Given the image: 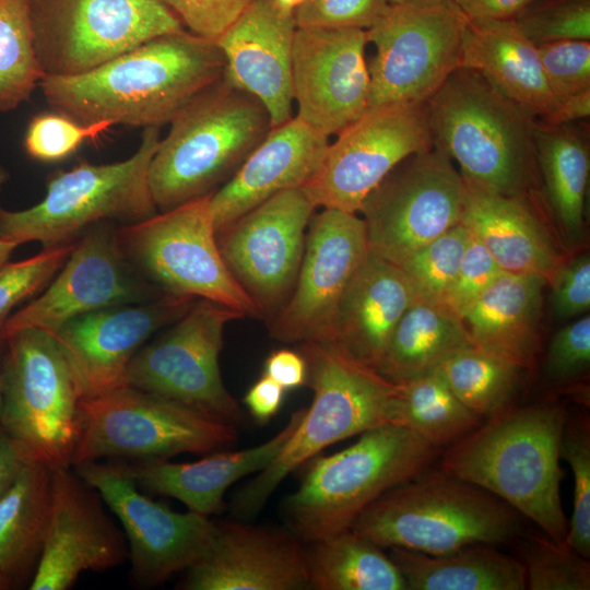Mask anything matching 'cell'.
Segmentation results:
<instances>
[{
	"label": "cell",
	"mask_w": 590,
	"mask_h": 590,
	"mask_svg": "<svg viewBox=\"0 0 590 590\" xmlns=\"http://www.w3.org/2000/svg\"><path fill=\"white\" fill-rule=\"evenodd\" d=\"M224 71L217 43L184 28L146 40L87 72L45 75L38 86L52 108L80 123L160 128Z\"/></svg>",
	"instance_id": "1"
},
{
	"label": "cell",
	"mask_w": 590,
	"mask_h": 590,
	"mask_svg": "<svg viewBox=\"0 0 590 590\" xmlns=\"http://www.w3.org/2000/svg\"><path fill=\"white\" fill-rule=\"evenodd\" d=\"M567 413L553 402L509 408L449 445L441 470L497 496L552 541L567 546L568 521L559 491Z\"/></svg>",
	"instance_id": "2"
},
{
	"label": "cell",
	"mask_w": 590,
	"mask_h": 590,
	"mask_svg": "<svg viewBox=\"0 0 590 590\" xmlns=\"http://www.w3.org/2000/svg\"><path fill=\"white\" fill-rule=\"evenodd\" d=\"M306 385L312 401L279 455L232 497V517L255 518L292 472L329 446L393 423L400 384L352 358L332 343L304 342Z\"/></svg>",
	"instance_id": "3"
},
{
	"label": "cell",
	"mask_w": 590,
	"mask_h": 590,
	"mask_svg": "<svg viewBox=\"0 0 590 590\" xmlns=\"http://www.w3.org/2000/svg\"><path fill=\"white\" fill-rule=\"evenodd\" d=\"M169 123L148 173L160 211L212 194L272 129L264 105L224 75Z\"/></svg>",
	"instance_id": "4"
},
{
	"label": "cell",
	"mask_w": 590,
	"mask_h": 590,
	"mask_svg": "<svg viewBox=\"0 0 590 590\" xmlns=\"http://www.w3.org/2000/svg\"><path fill=\"white\" fill-rule=\"evenodd\" d=\"M425 104L434 145L458 163L463 180L531 197L539 177L534 118L467 68L456 69Z\"/></svg>",
	"instance_id": "5"
},
{
	"label": "cell",
	"mask_w": 590,
	"mask_h": 590,
	"mask_svg": "<svg viewBox=\"0 0 590 590\" xmlns=\"http://www.w3.org/2000/svg\"><path fill=\"white\" fill-rule=\"evenodd\" d=\"M438 452L412 429L389 423L341 451L314 457L284 499L287 529L304 544L350 529L379 496L426 471Z\"/></svg>",
	"instance_id": "6"
},
{
	"label": "cell",
	"mask_w": 590,
	"mask_h": 590,
	"mask_svg": "<svg viewBox=\"0 0 590 590\" xmlns=\"http://www.w3.org/2000/svg\"><path fill=\"white\" fill-rule=\"evenodd\" d=\"M520 516L480 486L426 470L379 496L350 529L381 548L436 555L476 543L505 544L521 532Z\"/></svg>",
	"instance_id": "7"
},
{
	"label": "cell",
	"mask_w": 590,
	"mask_h": 590,
	"mask_svg": "<svg viewBox=\"0 0 590 590\" xmlns=\"http://www.w3.org/2000/svg\"><path fill=\"white\" fill-rule=\"evenodd\" d=\"M160 140V128H144L139 149L125 161L101 165L81 161L56 172L39 203L21 211L0 206V238L51 248L74 241L107 220L129 224L156 214L148 173Z\"/></svg>",
	"instance_id": "8"
},
{
	"label": "cell",
	"mask_w": 590,
	"mask_h": 590,
	"mask_svg": "<svg viewBox=\"0 0 590 590\" xmlns=\"http://www.w3.org/2000/svg\"><path fill=\"white\" fill-rule=\"evenodd\" d=\"M237 438L234 425L126 385L81 400L72 467L104 458L206 455L228 449Z\"/></svg>",
	"instance_id": "9"
},
{
	"label": "cell",
	"mask_w": 590,
	"mask_h": 590,
	"mask_svg": "<svg viewBox=\"0 0 590 590\" xmlns=\"http://www.w3.org/2000/svg\"><path fill=\"white\" fill-rule=\"evenodd\" d=\"M210 196L116 228L119 248L140 276L163 294L203 298L244 317L261 318L220 252Z\"/></svg>",
	"instance_id": "10"
},
{
	"label": "cell",
	"mask_w": 590,
	"mask_h": 590,
	"mask_svg": "<svg viewBox=\"0 0 590 590\" xmlns=\"http://www.w3.org/2000/svg\"><path fill=\"white\" fill-rule=\"evenodd\" d=\"M7 338L0 425L51 468L72 467L83 393L56 338L22 329Z\"/></svg>",
	"instance_id": "11"
},
{
	"label": "cell",
	"mask_w": 590,
	"mask_h": 590,
	"mask_svg": "<svg viewBox=\"0 0 590 590\" xmlns=\"http://www.w3.org/2000/svg\"><path fill=\"white\" fill-rule=\"evenodd\" d=\"M240 318L229 307L196 299L165 332L134 354L126 385L241 425L245 413L226 389L219 363L225 327Z\"/></svg>",
	"instance_id": "12"
},
{
	"label": "cell",
	"mask_w": 590,
	"mask_h": 590,
	"mask_svg": "<svg viewBox=\"0 0 590 590\" xmlns=\"http://www.w3.org/2000/svg\"><path fill=\"white\" fill-rule=\"evenodd\" d=\"M45 75L87 72L156 36L184 30L156 0H30Z\"/></svg>",
	"instance_id": "13"
},
{
	"label": "cell",
	"mask_w": 590,
	"mask_h": 590,
	"mask_svg": "<svg viewBox=\"0 0 590 590\" xmlns=\"http://www.w3.org/2000/svg\"><path fill=\"white\" fill-rule=\"evenodd\" d=\"M463 199V179L441 149L408 156L361 205L369 250L400 267L460 223Z\"/></svg>",
	"instance_id": "14"
},
{
	"label": "cell",
	"mask_w": 590,
	"mask_h": 590,
	"mask_svg": "<svg viewBox=\"0 0 590 590\" xmlns=\"http://www.w3.org/2000/svg\"><path fill=\"white\" fill-rule=\"evenodd\" d=\"M468 17L453 0L429 7L391 5L366 31L369 107L425 103L459 68Z\"/></svg>",
	"instance_id": "15"
},
{
	"label": "cell",
	"mask_w": 590,
	"mask_h": 590,
	"mask_svg": "<svg viewBox=\"0 0 590 590\" xmlns=\"http://www.w3.org/2000/svg\"><path fill=\"white\" fill-rule=\"evenodd\" d=\"M433 145L425 103L368 108L328 144L303 188L317 208L357 213L400 162Z\"/></svg>",
	"instance_id": "16"
},
{
	"label": "cell",
	"mask_w": 590,
	"mask_h": 590,
	"mask_svg": "<svg viewBox=\"0 0 590 590\" xmlns=\"http://www.w3.org/2000/svg\"><path fill=\"white\" fill-rule=\"evenodd\" d=\"M316 204L303 187L281 191L216 231L234 279L271 321L296 282Z\"/></svg>",
	"instance_id": "17"
},
{
	"label": "cell",
	"mask_w": 590,
	"mask_h": 590,
	"mask_svg": "<svg viewBox=\"0 0 590 590\" xmlns=\"http://www.w3.org/2000/svg\"><path fill=\"white\" fill-rule=\"evenodd\" d=\"M73 469L119 519L137 586L164 583L190 568L209 548L215 531L210 517L190 510L178 512L152 500L114 463L90 461Z\"/></svg>",
	"instance_id": "18"
},
{
	"label": "cell",
	"mask_w": 590,
	"mask_h": 590,
	"mask_svg": "<svg viewBox=\"0 0 590 590\" xmlns=\"http://www.w3.org/2000/svg\"><path fill=\"white\" fill-rule=\"evenodd\" d=\"M161 295L126 260L116 228L103 222L75 240L61 269L36 298L8 318L2 332L36 329L54 335L76 317Z\"/></svg>",
	"instance_id": "19"
},
{
	"label": "cell",
	"mask_w": 590,
	"mask_h": 590,
	"mask_svg": "<svg viewBox=\"0 0 590 590\" xmlns=\"http://www.w3.org/2000/svg\"><path fill=\"white\" fill-rule=\"evenodd\" d=\"M368 250L357 213L322 209L314 214L293 291L269 323L271 338L329 343L338 305Z\"/></svg>",
	"instance_id": "20"
},
{
	"label": "cell",
	"mask_w": 590,
	"mask_h": 590,
	"mask_svg": "<svg viewBox=\"0 0 590 590\" xmlns=\"http://www.w3.org/2000/svg\"><path fill=\"white\" fill-rule=\"evenodd\" d=\"M366 31L297 27L293 43L292 94L296 117L329 138L369 107Z\"/></svg>",
	"instance_id": "21"
},
{
	"label": "cell",
	"mask_w": 590,
	"mask_h": 590,
	"mask_svg": "<svg viewBox=\"0 0 590 590\" xmlns=\"http://www.w3.org/2000/svg\"><path fill=\"white\" fill-rule=\"evenodd\" d=\"M98 492L73 467L52 468V505L31 590H68L85 571H103L128 558L126 536Z\"/></svg>",
	"instance_id": "22"
},
{
	"label": "cell",
	"mask_w": 590,
	"mask_h": 590,
	"mask_svg": "<svg viewBox=\"0 0 590 590\" xmlns=\"http://www.w3.org/2000/svg\"><path fill=\"white\" fill-rule=\"evenodd\" d=\"M197 298L163 294L76 317L54 337L64 351L83 398L126 386L134 354L156 331L179 319Z\"/></svg>",
	"instance_id": "23"
},
{
	"label": "cell",
	"mask_w": 590,
	"mask_h": 590,
	"mask_svg": "<svg viewBox=\"0 0 590 590\" xmlns=\"http://www.w3.org/2000/svg\"><path fill=\"white\" fill-rule=\"evenodd\" d=\"M177 583L181 590H308L306 550L288 529L215 522L211 544Z\"/></svg>",
	"instance_id": "24"
},
{
	"label": "cell",
	"mask_w": 590,
	"mask_h": 590,
	"mask_svg": "<svg viewBox=\"0 0 590 590\" xmlns=\"http://www.w3.org/2000/svg\"><path fill=\"white\" fill-rule=\"evenodd\" d=\"M296 23L274 0H250L216 40L225 59L224 78L258 98L272 128L292 116V57Z\"/></svg>",
	"instance_id": "25"
},
{
	"label": "cell",
	"mask_w": 590,
	"mask_h": 590,
	"mask_svg": "<svg viewBox=\"0 0 590 590\" xmlns=\"http://www.w3.org/2000/svg\"><path fill=\"white\" fill-rule=\"evenodd\" d=\"M328 144L329 138L296 116L272 128L235 174L210 196L215 231L281 191L304 187Z\"/></svg>",
	"instance_id": "26"
},
{
	"label": "cell",
	"mask_w": 590,
	"mask_h": 590,
	"mask_svg": "<svg viewBox=\"0 0 590 590\" xmlns=\"http://www.w3.org/2000/svg\"><path fill=\"white\" fill-rule=\"evenodd\" d=\"M304 412L305 408L294 411L278 434L255 447L210 452L194 462L149 459L114 464L140 489L175 498L188 510L210 517L223 511L224 495L235 482L260 472L273 461L299 425Z\"/></svg>",
	"instance_id": "27"
},
{
	"label": "cell",
	"mask_w": 590,
	"mask_h": 590,
	"mask_svg": "<svg viewBox=\"0 0 590 590\" xmlns=\"http://www.w3.org/2000/svg\"><path fill=\"white\" fill-rule=\"evenodd\" d=\"M416 294L402 269L368 250L334 315L329 343L377 369Z\"/></svg>",
	"instance_id": "28"
},
{
	"label": "cell",
	"mask_w": 590,
	"mask_h": 590,
	"mask_svg": "<svg viewBox=\"0 0 590 590\" xmlns=\"http://www.w3.org/2000/svg\"><path fill=\"white\" fill-rule=\"evenodd\" d=\"M460 222L503 271L544 276L547 284L563 253L533 210L530 197L504 196L465 180Z\"/></svg>",
	"instance_id": "29"
},
{
	"label": "cell",
	"mask_w": 590,
	"mask_h": 590,
	"mask_svg": "<svg viewBox=\"0 0 590 590\" xmlns=\"http://www.w3.org/2000/svg\"><path fill=\"white\" fill-rule=\"evenodd\" d=\"M459 68L481 74L528 116L542 119L557 101L546 82L538 46L514 20H469Z\"/></svg>",
	"instance_id": "30"
},
{
	"label": "cell",
	"mask_w": 590,
	"mask_h": 590,
	"mask_svg": "<svg viewBox=\"0 0 590 590\" xmlns=\"http://www.w3.org/2000/svg\"><path fill=\"white\" fill-rule=\"evenodd\" d=\"M546 284L538 274L504 271L463 318L474 344L523 370L533 368Z\"/></svg>",
	"instance_id": "31"
},
{
	"label": "cell",
	"mask_w": 590,
	"mask_h": 590,
	"mask_svg": "<svg viewBox=\"0 0 590 590\" xmlns=\"http://www.w3.org/2000/svg\"><path fill=\"white\" fill-rule=\"evenodd\" d=\"M52 505V468L27 460L0 496V571L11 588L30 582L38 565Z\"/></svg>",
	"instance_id": "32"
},
{
	"label": "cell",
	"mask_w": 590,
	"mask_h": 590,
	"mask_svg": "<svg viewBox=\"0 0 590 590\" xmlns=\"http://www.w3.org/2000/svg\"><path fill=\"white\" fill-rule=\"evenodd\" d=\"M389 556L406 590L527 589L522 562L488 544H470L436 555L391 547Z\"/></svg>",
	"instance_id": "33"
},
{
	"label": "cell",
	"mask_w": 590,
	"mask_h": 590,
	"mask_svg": "<svg viewBox=\"0 0 590 590\" xmlns=\"http://www.w3.org/2000/svg\"><path fill=\"white\" fill-rule=\"evenodd\" d=\"M533 138L548 208L567 244L576 245L585 231L590 170L586 132L575 123L552 126L535 119Z\"/></svg>",
	"instance_id": "34"
},
{
	"label": "cell",
	"mask_w": 590,
	"mask_h": 590,
	"mask_svg": "<svg viewBox=\"0 0 590 590\" xmlns=\"http://www.w3.org/2000/svg\"><path fill=\"white\" fill-rule=\"evenodd\" d=\"M475 345L464 321L442 303L416 299L394 328L377 371L401 384L438 368Z\"/></svg>",
	"instance_id": "35"
},
{
	"label": "cell",
	"mask_w": 590,
	"mask_h": 590,
	"mask_svg": "<svg viewBox=\"0 0 590 590\" xmlns=\"http://www.w3.org/2000/svg\"><path fill=\"white\" fill-rule=\"evenodd\" d=\"M306 570L312 590H406L382 548L352 529L307 543Z\"/></svg>",
	"instance_id": "36"
},
{
	"label": "cell",
	"mask_w": 590,
	"mask_h": 590,
	"mask_svg": "<svg viewBox=\"0 0 590 590\" xmlns=\"http://www.w3.org/2000/svg\"><path fill=\"white\" fill-rule=\"evenodd\" d=\"M483 422L457 398L439 368L400 384L394 424L412 429L436 448L453 444Z\"/></svg>",
	"instance_id": "37"
},
{
	"label": "cell",
	"mask_w": 590,
	"mask_h": 590,
	"mask_svg": "<svg viewBox=\"0 0 590 590\" xmlns=\"http://www.w3.org/2000/svg\"><path fill=\"white\" fill-rule=\"evenodd\" d=\"M438 368L457 398L483 420L510 408L523 370L476 345L456 352Z\"/></svg>",
	"instance_id": "38"
},
{
	"label": "cell",
	"mask_w": 590,
	"mask_h": 590,
	"mask_svg": "<svg viewBox=\"0 0 590 590\" xmlns=\"http://www.w3.org/2000/svg\"><path fill=\"white\" fill-rule=\"evenodd\" d=\"M43 76L30 0H0V111L28 101Z\"/></svg>",
	"instance_id": "39"
},
{
	"label": "cell",
	"mask_w": 590,
	"mask_h": 590,
	"mask_svg": "<svg viewBox=\"0 0 590 590\" xmlns=\"http://www.w3.org/2000/svg\"><path fill=\"white\" fill-rule=\"evenodd\" d=\"M470 237L471 232L460 222L420 248L400 266L417 299L442 303L459 270Z\"/></svg>",
	"instance_id": "40"
},
{
	"label": "cell",
	"mask_w": 590,
	"mask_h": 590,
	"mask_svg": "<svg viewBox=\"0 0 590 590\" xmlns=\"http://www.w3.org/2000/svg\"><path fill=\"white\" fill-rule=\"evenodd\" d=\"M559 455L569 463L574 475V509L565 543L569 548L589 559L590 429L588 418L568 417L567 413Z\"/></svg>",
	"instance_id": "41"
},
{
	"label": "cell",
	"mask_w": 590,
	"mask_h": 590,
	"mask_svg": "<svg viewBox=\"0 0 590 590\" xmlns=\"http://www.w3.org/2000/svg\"><path fill=\"white\" fill-rule=\"evenodd\" d=\"M529 590H589L590 563L550 538H531L521 560Z\"/></svg>",
	"instance_id": "42"
},
{
	"label": "cell",
	"mask_w": 590,
	"mask_h": 590,
	"mask_svg": "<svg viewBox=\"0 0 590 590\" xmlns=\"http://www.w3.org/2000/svg\"><path fill=\"white\" fill-rule=\"evenodd\" d=\"M536 46L590 39V0H535L515 19Z\"/></svg>",
	"instance_id": "43"
},
{
	"label": "cell",
	"mask_w": 590,
	"mask_h": 590,
	"mask_svg": "<svg viewBox=\"0 0 590 590\" xmlns=\"http://www.w3.org/2000/svg\"><path fill=\"white\" fill-rule=\"evenodd\" d=\"M76 240V239H75ZM75 240L0 266V331L15 306L42 292L61 269Z\"/></svg>",
	"instance_id": "44"
},
{
	"label": "cell",
	"mask_w": 590,
	"mask_h": 590,
	"mask_svg": "<svg viewBox=\"0 0 590 590\" xmlns=\"http://www.w3.org/2000/svg\"><path fill=\"white\" fill-rule=\"evenodd\" d=\"M111 126V121L80 123L61 113L39 114L27 126L24 149L32 158L40 162L61 161L74 153L83 142L99 137Z\"/></svg>",
	"instance_id": "45"
},
{
	"label": "cell",
	"mask_w": 590,
	"mask_h": 590,
	"mask_svg": "<svg viewBox=\"0 0 590 590\" xmlns=\"http://www.w3.org/2000/svg\"><path fill=\"white\" fill-rule=\"evenodd\" d=\"M551 92L559 99L590 88V42L560 40L538 46Z\"/></svg>",
	"instance_id": "46"
},
{
	"label": "cell",
	"mask_w": 590,
	"mask_h": 590,
	"mask_svg": "<svg viewBox=\"0 0 590 590\" xmlns=\"http://www.w3.org/2000/svg\"><path fill=\"white\" fill-rule=\"evenodd\" d=\"M387 0H306L293 15L297 27H373L389 10Z\"/></svg>",
	"instance_id": "47"
},
{
	"label": "cell",
	"mask_w": 590,
	"mask_h": 590,
	"mask_svg": "<svg viewBox=\"0 0 590 590\" xmlns=\"http://www.w3.org/2000/svg\"><path fill=\"white\" fill-rule=\"evenodd\" d=\"M503 272L471 233L463 259L442 304L463 320L474 303Z\"/></svg>",
	"instance_id": "48"
},
{
	"label": "cell",
	"mask_w": 590,
	"mask_h": 590,
	"mask_svg": "<svg viewBox=\"0 0 590 590\" xmlns=\"http://www.w3.org/2000/svg\"><path fill=\"white\" fill-rule=\"evenodd\" d=\"M590 364V316L583 315L562 327L551 339L544 363L546 377L568 381L585 373Z\"/></svg>",
	"instance_id": "49"
},
{
	"label": "cell",
	"mask_w": 590,
	"mask_h": 590,
	"mask_svg": "<svg viewBox=\"0 0 590 590\" xmlns=\"http://www.w3.org/2000/svg\"><path fill=\"white\" fill-rule=\"evenodd\" d=\"M189 32L216 42L250 0H156Z\"/></svg>",
	"instance_id": "50"
},
{
	"label": "cell",
	"mask_w": 590,
	"mask_h": 590,
	"mask_svg": "<svg viewBox=\"0 0 590 590\" xmlns=\"http://www.w3.org/2000/svg\"><path fill=\"white\" fill-rule=\"evenodd\" d=\"M548 284L552 286L551 306L557 320H567L589 311L590 258L580 255L557 268Z\"/></svg>",
	"instance_id": "51"
},
{
	"label": "cell",
	"mask_w": 590,
	"mask_h": 590,
	"mask_svg": "<svg viewBox=\"0 0 590 590\" xmlns=\"http://www.w3.org/2000/svg\"><path fill=\"white\" fill-rule=\"evenodd\" d=\"M263 374L285 390L298 388L307 381L306 361L299 351L276 350L267 357Z\"/></svg>",
	"instance_id": "52"
},
{
	"label": "cell",
	"mask_w": 590,
	"mask_h": 590,
	"mask_svg": "<svg viewBox=\"0 0 590 590\" xmlns=\"http://www.w3.org/2000/svg\"><path fill=\"white\" fill-rule=\"evenodd\" d=\"M285 391L263 374L246 392L244 404L258 423L264 424L279 412Z\"/></svg>",
	"instance_id": "53"
},
{
	"label": "cell",
	"mask_w": 590,
	"mask_h": 590,
	"mask_svg": "<svg viewBox=\"0 0 590 590\" xmlns=\"http://www.w3.org/2000/svg\"><path fill=\"white\" fill-rule=\"evenodd\" d=\"M535 0H453L469 20H514Z\"/></svg>",
	"instance_id": "54"
},
{
	"label": "cell",
	"mask_w": 590,
	"mask_h": 590,
	"mask_svg": "<svg viewBox=\"0 0 590 590\" xmlns=\"http://www.w3.org/2000/svg\"><path fill=\"white\" fill-rule=\"evenodd\" d=\"M31 458L34 457L30 451L0 425V496L13 484Z\"/></svg>",
	"instance_id": "55"
},
{
	"label": "cell",
	"mask_w": 590,
	"mask_h": 590,
	"mask_svg": "<svg viewBox=\"0 0 590 590\" xmlns=\"http://www.w3.org/2000/svg\"><path fill=\"white\" fill-rule=\"evenodd\" d=\"M589 115L590 88L559 99L551 114L538 120L552 126H560L587 119Z\"/></svg>",
	"instance_id": "56"
},
{
	"label": "cell",
	"mask_w": 590,
	"mask_h": 590,
	"mask_svg": "<svg viewBox=\"0 0 590 590\" xmlns=\"http://www.w3.org/2000/svg\"><path fill=\"white\" fill-rule=\"evenodd\" d=\"M7 349V338L2 330L0 331V414L3 402V381H4V358Z\"/></svg>",
	"instance_id": "57"
},
{
	"label": "cell",
	"mask_w": 590,
	"mask_h": 590,
	"mask_svg": "<svg viewBox=\"0 0 590 590\" xmlns=\"http://www.w3.org/2000/svg\"><path fill=\"white\" fill-rule=\"evenodd\" d=\"M391 5L429 7L444 3L449 0H387Z\"/></svg>",
	"instance_id": "58"
},
{
	"label": "cell",
	"mask_w": 590,
	"mask_h": 590,
	"mask_svg": "<svg viewBox=\"0 0 590 590\" xmlns=\"http://www.w3.org/2000/svg\"><path fill=\"white\" fill-rule=\"evenodd\" d=\"M19 245L14 241L0 238V266L5 263Z\"/></svg>",
	"instance_id": "59"
},
{
	"label": "cell",
	"mask_w": 590,
	"mask_h": 590,
	"mask_svg": "<svg viewBox=\"0 0 590 590\" xmlns=\"http://www.w3.org/2000/svg\"><path fill=\"white\" fill-rule=\"evenodd\" d=\"M276 4L284 11L294 13L306 0H274Z\"/></svg>",
	"instance_id": "60"
},
{
	"label": "cell",
	"mask_w": 590,
	"mask_h": 590,
	"mask_svg": "<svg viewBox=\"0 0 590 590\" xmlns=\"http://www.w3.org/2000/svg\"><path fill=\"white\" fill-rule=\"evenodd\" d=\"M10 588H11V586H10L9 581L5 579V577L0 571V590H8Z\"/></svg>",
	"instance_id": "61"
},
{
	"label": "cell",
	"mask_w": 590,
	"mask_h": 590,
	"mask_svg": "<svg viewBox=\"0 0 590 590\" xmlns=\"http://www.w3.org/2000/svg\"><path fill=\"white\" fill-rule=\"evenodd\" d=\"M8 172L2 166H0V188L8 180Z\"/></svg>",
	"instance_id": "62"
}]
</instances>
